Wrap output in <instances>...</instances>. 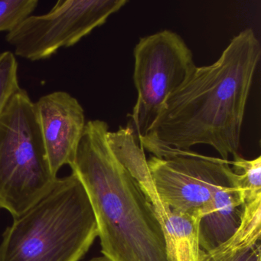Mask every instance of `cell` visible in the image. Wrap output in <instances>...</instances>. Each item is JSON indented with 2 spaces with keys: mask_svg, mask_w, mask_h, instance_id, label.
I'll return each instance as SVG.
<instances>
[{
  "mask_svg": "<svg viewBox=\"0 0 261 261\" xmlns=\"http://www.w3.org/2000/svg\"><path fill=\"white\" fill-rule=\"evenodd\" d=\"M260 53L253 30L235 36L215 63L196 67L168 99L140 146L158 158L198 144L212 146L224 160L238 155Z\"/></svg>",
  "mask_w": 261,
  "mask_h": 261,
  "instance_id": "6da1fadb",
  "label": "cell"
},
{
  "mask_svg": "<svg viewBox=\"0 0 261 261\" xmlns=\"http://www.w3.org/2000/svg\"><path fill=\"white\" fill-rule=\"evenodd\" d=\"M103 120L87 122L70 165L86 191L108 261H170L150 201L113 151Z\"/></svg>",
  "mask_w": 261,
  "mask_h": 261,
  "instance_id": "7a4b0ae2",
  "label": "cell"
},
{
  "mask_svg": "<svg viewBox=\"0 0 261 261\" xmlns=\"http://www.w3.org/2000/svg\"><path fill=\"white\" fill-rule=\"evenodd\" d=\"M98 238L85 188L74 174L13 218L0 243V261H80Z\"/></svg>",
  "mask_w": 261,
  "mask_h": 261,
  "instance_id": "3957f363",
  "label": "cell"
},
{
  "mask_svg": "<svg viewBox=\"0 0 261 261\" xmlns=\"http://www.w3.org/2000/svg\"><path fill=\"white\" fill-rule=\"evenodd\" d=\"M57 178L47 159L35 103L20 88L0 115V210L20 216Z\"/></svg>",
  "mask_w": 261,
  "mask_h": 261,
  "instance_id": "277c9868",
  "label": "cell"
},
{
  "mask_svg": "<svg viewBox=\"0 0 261 261\" xmlns=\"http://www.w3.org/2000/svg\"><path fill=\"white\" fill-rule=\"evenodd\" d=\"M134 54L137 100L126 126L139 143L197 66L182 38L169 30L140 39Z\"/></svg>",
  "mask_w": 261,
  "mask_h": 261,
  "instance_id": "5b68a950",
  "label": "cell"
},
{
  "mask_svg": "<svg viewBox=\"0 0 261 261\" xmlns=\"http://www.w3.org/2000/svg\"><path fill=\"white\" fill-rule=\"evenodd\" d=\"M147 164L163 203L172 210L202 218L215 211L220 191L238 185L229 160L192 150H172L163 158L152 155Z\"/></svg>",
  "mask_w": 261,
  "mask_h": 261,
  "instance_id": "8992f818",
  "label": "cell"
},
{
  "mask_svg": "<svg viewBox=\"0 0 261 261\" xmlns=\"http://www.w3.org/2000/svg\"><path fill=\"white\" fill-rule=\"evenodd\" d=\"M126 0H59L45 14L32 15L10 33L15 56L31 62L49 59L79 43L124 7Z\"/></svg>",
  "mask_w": 261,
  "mask_h": 261,
  "instance_id": "52a82bcc",
  "label": "cell"
},
{
  "mask_svg": "<svg viewBox=\"0 0 261 261\" xmlns=\"http://www.w3.org/2000/svg\"><path fill=\"white\" fill-rule=\"evenodd\" d=\"M47 159L53 175L75 158L85 131V110L66 91L45 94L35 103Z\"/></svg>",
  "mask_w": 261,
  "mask_h": 261,
  "instance_id": "ba28073f",
  "label": "cell"
},
{
  "mask_svg": "<svg viewBox=\"0 0 261 261\" xmlns=\"http://www.w3.org/2000/svg\"><path fill=\"white\" fill-rule=\"evenodd\" d=\"M243 209L238 185L218 192L215 211L200 221L199 244L203 251H212L233 237L241 224Z\"/></svg>",
  "mask_w": 261,
  "mask_h": 261,
  "instance_id": "9c48e42d",
  "label": "cell"
},
{
  "mask_svg": "<svg viewBox=\"0 0 261 261\" xmlns=\"http://www.w3.org/2000/svg\"><path fill=\"white\" fill-rule=\"evenodd\" d=\"M156 217L164 233L169 260L203 261L206 253L199 244L201 215L177 212L166 204Z\"/></svg>",
  "mask_w": 261,
  "mask_h": 261,
  "instance_id": "30bf717a",
  "label": "cell"
},
{
  "mask_svg": "<svg viewBox=\"0 0 261 261\" xmlns=\"http://www.w3.org/2000/svg\"><path fill=\"white\" fill-rule=\"evenodd\" d=\"M261 239V198L244 204L239 227L227 242L215 250L231 251L250 247Z\"/></svg>",
  "mask_w": 261,
  "mask_h": 261,
  "instance_id": "8fae6325",
  "label": "cell"
},
{
  "mask_svg": "<svg viewBox=\"0 0 261 261\" xmlns=\"http://www.w3.org/2000/svg\"><path fill=\"white\" fill-rule=\"evenodd\" d=\"M230 166L238 174V183L241 190L243 204L261 198V156L246 160L235 155Z\"/></svg>",
  "mask_w": 261,
  "mask_h": 261,
  "instance_id": "7c38bea8",
  "label": "cell"
},
{
  "mask_svg": "<svg viewBox=\"0 0 261 261\" xmlns=\"http://www.w3.org/2000/svg\"><path fill=\"white\" fill-rule=\"evenodd\" d=\"M37 0H0V33H10L33 15Z\"/></svg>",
  "mask_w": 261,
  "mask_h": 261,
  "instance_id": "4fadbf2b",
  "label": "cell"
},
{
  "mask_svg": "<svg viewBox=\"0 0 261 261\" xmlns=\"http://www.w3.org/2000/svg\"><path fill=\"white\" fill-rule=\"evenodd\" d=\"M20 88L16 56L11 51L0 53V115Z\"/></svg>",
  "mask_w": 261,
  "mask_h": 261,
  "instance_id": "5bb4252c",
  "label": "cell"
},
{
  "mask_svg": "<svg viewBox=\"0 0 261 261\" xmlns=\"http://www.w3.org/2000/svg\"><path fill=\"white\" fill-rule=\"evenodd\" d=\"M203 261H261V243L231 251L214 250L205 253Z\"/></svg>",
  "mask_w": 261,
  "mask_h": 261,
  "instance_id": "9a60e30c",
  "label": "cell"
},
{
  "mask_svg": "<svg viewBox=\"0 0 261 261\" xmlns=\"http://www.w3.org/2000/svg\"><path fill=\"white\" fill-rule=\"evenodd\" d=\"M90 261H108V259L103 256H100V257L94 258V259H91Z\"/></svg>",
  "mask_w": 261,
  "mask_h": 261,
  "instance_id": "2e32d148",
  "label": "cell"
}]
</instances>
